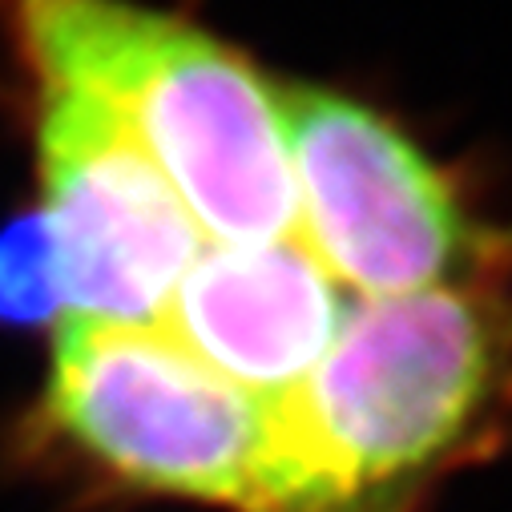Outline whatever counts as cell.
I'll return each mask as SVG.
<instances>
[{
  "mask_svg": "<svg viewBox=\"0 0 512 512\" xmlns=\"http://www.w3.org/2000/svg\"><path fill=\"white\" fill-rule=\"evenodd\" d=\"M65 307L57 254L37 210L0 226V323L41 327Z\"/></svg>",
  "mask_w": 512,
  "mask_h": 512,
  "instance_id": "7",
  "label": "cell"
},
{
  "mask_svg": "<svg viewBox=\"0 0 512 512\" xmlns=\"http://www.w3.org/2000/svg\"><path fill=\"white\" fill-rule=\"evenodd\" d=\"M45 420L117 488L254 512L271 412L158 327L69 319Z\"/></svg>",
  "mask_w": 512,
  "mask_h": 512,
  "instance_id": "4",
  "label": "cell"
},
{
  "mask_svg": "<svg viewBox=\"0 0 512 512\" xmlns=\"http://www.w3.org/2000/svg\"><path fill=\"white\" fill-rule=\"evenodd\" d=\"M21 65L101 105L206 242L295 238L279 81L206 25L142 0H0Z\"/></svg>",
  "mask_w": 512,
  "mask_h": 512,
  "instance_id": "2",
  "label": "cell"
},
{
  "mask_svg": "<svg viewBox=\"0 0 512 512\" xmlns=\"http://www.w3.org/2000/svg\"><path fill=\"white\" fill-rule=\"evenodd\" d=\"M41 222L69 319L158 327L206 246L170 182L89 97L33 81Z\"/></svg>",
  "mask_w": 512,
  "mask_h": 512,
  "instance_id": "5",
  "label": "cell"
},
{
  "mask_svg": "<svg viewBox=\"0 0 512 512\" xmlns=\"http://www.w3.org/2000/svg\"><path fill=\"white\" fill-rule=\"evenodd\" d=\"M347 307L343 287L299 238L206 242L158 331L246 396L275 404L323 363Z\"/></svg>",
  "mask_w": 512,
  "mask_h": 512,
  "instance_id": "6",
  "label": "cell"
},
{
  "mask_svg": "<svg viewBox=\"0 0 512 512\" xmlns=\"http://www.w3.org/2000/svg\"><path fill=\"white\" fill-rule=\"evenodd\" d=\"M267 412L254 512H420L512 428V291L492 275L363 299Z\"/></svg>",
  "mask_w": 512,
  "mask_h": 512,
  "instance_id": "1",
  "label": "cell"
},
{
  "mask_svg": "<svg viewBox=\"0 0 512 512\" xmlns=\"http://www.w3.org/2000/svg\"><path fill=\"white\" fill-rule=\"evenodd\" d=\"M295 178V238L363 299L500 275L512 242L480 230L456 182L383 109L327 85L279 81Z\"/></svg>",
  "mask_w": 512,
  "mask_h": 512,
  "instance_id": "3",
  "label": "cell"
}]
</instances>
